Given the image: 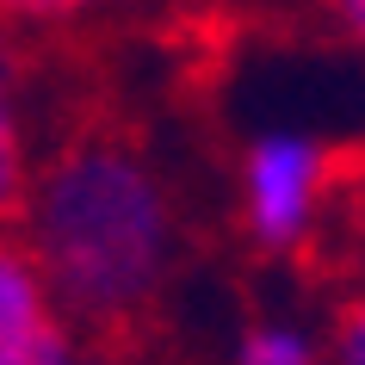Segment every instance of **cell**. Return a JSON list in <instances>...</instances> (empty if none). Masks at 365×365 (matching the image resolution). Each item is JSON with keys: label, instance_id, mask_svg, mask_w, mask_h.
Masks as SVG:
<instances>
[{"label": "cell", "instance_id": "obj_1", "mask_svg": "<svg viewBox=\"0 0 365 365\" xmlns=\"http://www.w3.org/2000/svg\"><path fill=\"white\" fill-rule=\"evenodd\" d=\"M13 242L93 341L130 334L180 272L186 223L168 173L136 136L75 130L38 155L13 205Z\"/></svg>", "mask_w": 365, "mask_h": 365}, {"label": "cell", "instance_id": "obj_2", "mask_svg": "<svg viewBox=\"0 0 365 365\" xmlns=\"http://www.w3.org/2000/svg\"><path fill=\"white\" fill-rule=\"evenodd\" d=\"M341 192V149L297 124H267L235 155V217L260 254H304Z\"/></svg>", "mask_w": 365, "mask_h": 365}, {"label": "cell", "instance_id": "obj_3", "mask_svg": "<svg viewBox=\"0 0 365 365\" xmlns=\"http://www.w3.org/2000/svg\"><path fill=\"white\" fill-rule=\"evenodd\" d=\"M230 365H328V334L291 322V316H260L235 334Z\"/></svg>", "mask_w": 365, "mask_h": 365}, {"label": "cell", "instance_id": "obj_4", "mask_svg": "<svg viewBox=\"0 0 365 365\" xmlns=\"http://www.w3.org/2000/svg\"><path fill=\"white\" fill-rule=\"evenodd\" d=\"M106 6H130V0H6V13L19 25H38V31H56V25H81L106 13Z\"/></svg>", "mask_w": 365, "mask_h": 365}, {"label": "cell", "instance_id": "obj_5", "mask_svg": "<svg viewBox=\"0 0 365 365\" xmlns=\"http://www.w3.org/2000/svg\"><path fill=\"white\" fill-rule=\"evenodd\" d=\"M328 365H365V291L334 309V322H328Z\"/></svg>", "mask_w": 365, "mask_h": 365}, {"label": "cell", "instance_id": "obj_6", "mask_svg": "<svg viewBox=\"0 0 365 365\" xmlns=\"http://www.w3.org/2000/svg\"><path fill=\"white\" fill-rule=\"evenodd\" d=\"M304 6L346 43V50H359V56H365V0H304Z\"/></svg>", "mask_w": 365, "mask_h": 365}]
</instances>
